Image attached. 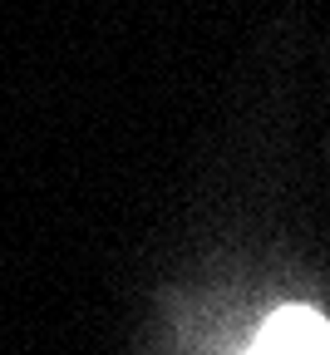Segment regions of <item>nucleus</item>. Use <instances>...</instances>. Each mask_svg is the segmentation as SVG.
I'll return each mask as SVG.
<instances>
[{"label":"nucleus","mask_w":330,"mask_h":355,"mask_svg":"<svg viewBox=\"0 0 330 355\" xmlns=\"http://www.w3.org/2000/svg\"><path fill=\"white\" fill-rule=\"evenodd\" d=\"M252 355H330V321L306 306H286L261 326Z\"/></svg>","instance_id":"nucleus-1"}]
</instances>
